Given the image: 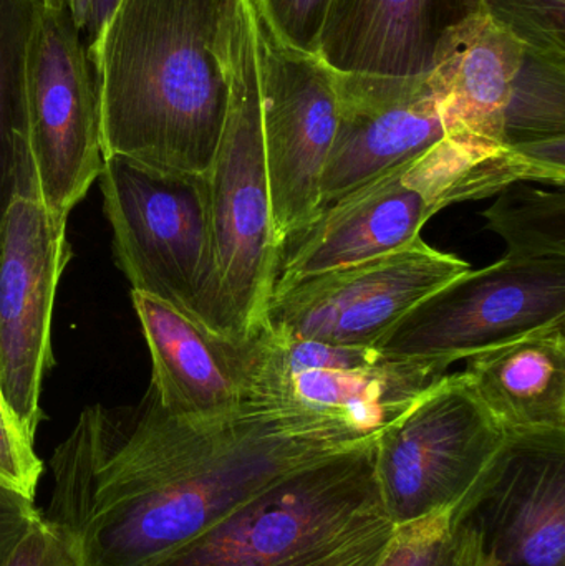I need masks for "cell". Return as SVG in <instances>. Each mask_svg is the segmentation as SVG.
I'll return each mask as SVG.
<instances>
[{
    "label": "cell",
    "instance_id": "6da1fadb",
    "mask_svg": "<svg viewBox=\"0 0 565 566\" xmlns=\"http://www.w3.org/2000/svg\"><path fill=\"white\" fill-rule=\"evenodd\" d=\"M364 441L258 401L182 418L148 389L128 426L93 406L53 452L45 517L83 566H149L265 489Z\"/></svg>",
    "mask_w": 565,
    "mask_h": 566
},
{
    "label": "cell",
    "instance_id": "7a4b0ae2",
    "mask_svg": "<svg viewBox=\"0 0 565 566\" xmlns=\"http://www.w3.org/2000/svg\"><path fill=\"white\" fill-rule=\"evenodd\" d=\"M238 0H116L86 46L103 156L205 176L229 103Z\"/></svg>",
    "mask_w": 565,
    "mask_h": 566
},
{
    "label": "cell",
    "instance_id": "3957f363",
    "mask_svg": "<svg viewBox=\"0 0 565 566\" xmlns=\"http://www.w3.org/2000/svg\"><path fill=\"white\" fill-rule=\"evenodd\" d=\"M215 262V328L242 342L265 328L281 241L272 221L262 136L261 73L251 0H238L229 40V103L205 175Z\"/></svg>",
    "mask_w": 565,
    "mask_h": 566
},
{
    "label": "cell",
    "instance_id": "277c9868",
    "mask_svg": "<svg viewBox=\"0 0 565 566\" xmlns=\"http://www.w3.org/2000/svg\"><path fill=\"white\" fill-rule=\"evenodd\" d=\"M375 439L282 479L149 566L287 565L387 515Z\"/></svg>",
    "mask_w": 565,
    "mask_h": 566
},
{
    "label": "cell",
    "instance_id": "5b68a950",
    "mask_svg": "<svg viewBox=\"0 0 565 566\" xmlns=\"http://www.w3.org/2000/svg\"><path fill=\"white\" fill-rule=\"evenodd\" d=\"M98 179L113 254L132 289L218 335L205 176L103 156Z\"/></svg>",
    "mask_w": 565,
    "mask_h": 566
},
{
    "label": "cell",
    "instance_id": "8992f818",
    "mask_svg": "<svg viewBox=\"0 0 565 566\" xmlns=\"http://www.w3.org/2000/svg\"><path fill=\"white\" fill-rule=\"evenodd\" d=\"M506 438L464 376H447L375 439L378 494L391 524L453 521Z\"/></svg>",
    "mask_w": 565,
    "mask_h": 566
},
{
    "label": "cell",
    "instance_id": "52a82bcc",
    "mask_svg": "<svg viewBox=\"0 0 565 566\" xmlns=\"http://www.w3.org/2000/svg\"><path fill=\"white\" fill-rule=\"evenodd\" d=\"M66 222L43 205L25 149L0 221V398L32 439L53 365L56 289L72 255Z\"/></svg>",
    "mask_w": 565,
    "mask_h": 566
},
{
    "label": "cell",
    "instance_id": "ba28073f",
    "mask_svg": "<svg viewBox=\"0 0 565 566\" xmlns=\"http://www.w3.org/2000/svg\"><path fill=\"white\" fill-rule=\"evenodd\" d=\"M92 70L82 32L69 12L40 3L25 52V142L40 198L63 219L103 169Z\"/></svg>",
    "mask_w": 565,
    "mask_h": 566
},
{
    "label": "cell",
    "instance_id": "9c48e42d",
    "mask_svg": "<svg viewBox=\"0 0 565 566\" xmlns=\"http://www.w3.org/2000/svg\"><path fill=\"white\" fill-rule=\"evenodd\" d=\"M251 2L272 221L282 244L321 211L322 176L338 125L337 82L318 53L285 42Z\"/></svg>",
    "mask_w": 565,
    "mask_h": 566
},
{
    "label": "cell",
    "instance_id": "30bf717a",
    "mask_svg": "<svg viewBox=\"0 0 565 566\" xmlns=\"http://www.w3.org/2000/svg\"><path fill=\"white\" fill-rule=\"evenodd\" d=\"M565 323V259L504 258L425 296L374 346L388 356L460 361Z\"/></svg>",
    "mask_w": 565,
    "mask_h": 566
},
{
    "label": "cell",
    "instance_id": "8fae6325",
    "mask_svg": "<svg viewBox=\"0 0 565 566\" xmlns=\"http://www.w3.org/2000/svg\"><path fill=\"white\" fill-rule=\"evenodd\" d=\"M471 271L423 241L292 283L272 296L265 329L342 346H372L418 302Z\"/></svg>",
    "mask_w": 565,
    "mask_h": 566
},
{
    "label": "cell",
    "instance_id": "7c38bea8",
    "mask_svg": "<svg viewBox=\"0 0 565 566\" xmlns=\"http://www.w3.org/2000/svg\"><path fill=\"white\" fill-rule=\"evenodd\" d=\"M335 82L338 125L322 176L321 209L447 136L467 133L430 73L385 76L335 72Z\"/></svg>",
    "mask_w": 565,
    "mask_h": 566
},
{
    "label": "cell",
    "instance_id": "4fadbf2b",
    "mask_svg": "<svg viewBox=\"0 0 565 566\" xmlns=\"http://www.w3.org/2000/svg\"><path fill=\"white\" fill-rule=\"evenodd\" d=\"M453 521L496 566H565V431L508 434Z\"/></svg>",
    "mask_w": 565,
    "mask_h": 566
},
{
    "label": "cell",
    "instance_id": "5bb4252c",
    "mask_svg": "<svg viewBox=\"0 0 565 566\" xmlns=\"http://www.w3.org/2000/svg\"><path fill=\"white\" fill-rule=\"evenodd\" d=\"M453 363L384 355L357 368L281 373L254 365L244 339V401L278 406L367 441L443 381Z\"/></svg>",
    "mask_w": 565,
    "mask_h": 566
},
{
    "label": "cell",
    "instance_id": "9a60e30c",
    "mask_svg": "<svg viewBox=\"0 0 565 566\" xmlns=\"http://www.w3.org/2000/svg\"><path fill=\"white\" fill-rule=\"evenodd\" d=\"M435 216L430 199L401 163L322 208L282 242L274 295L312 275L407 248Z\"/></svg>",
    "mask_w": 565,
    "mask_h": 566
},
{
    "label": "cell",
    "instance_id": "2e32d148",
    "mask_svg": "<svg viewBox=\"0 0 565 566\" xmlns=\"http://www.w3.org/2000/svg\"><path fill=\"white\" fill-rule=\"evenodd\" d=\"M481 0H331L318 55L341 73L423 76Z\"/></svg>",
    "mask_w": 565,
    "mask_h": 566
},
{
    "label": "cell",
    "instance_id": "e0dca14e",
    "mask_svg": "<svg viewBox=\"0 0 565 566\" xmlns=\"http://www.w3.org/2000/svg\"><path fill=\"white\" fill-rule=\"evenodd\" d=\"M153 361L149 388L161 408L182 418H218L244 401V339L232 342L161 300L132 290Z\"/></svg>",
    "mask_w": 565,
    "mask_h": 566
},
{
    "label": "cell",
    "instance_id": "ac0fdd59",
    "mask_svg": "<svg viewBox=\"0 0 565 566\" xmlns=\"http://www.w3.org/2000/svg\"><path fill=\"white\" fill-rule=\"evenodd\" d=\"M464 359L461 375L506 434L565 431V323Z\"/></svg>",
    "mask_w": 565,
    "mask_h": 566
},
{
    "label": "cell",
    "instance_id": "d6986e66",
    "mask_svg": "<svg viewBox=\"0 0 565 566\" xmlns=\"http://www.w3.org/2000/svg\"><path fill=\"white\" fill-rule=\"evenodd\" d=\"M523 59V43L481 12L448 36L430 75L463 132L506 145L504 115Z\"/></svg>",
    "mask_w": 565,
    "mask_h": 566
},
{
    "label": "cell",
    "instance_id": "ffe728a7",
    "mask_svg": "<svg viewBox=\"0 0 565 566\" xmlns=\"http://www.w3.org/2000/svg\"><path fill=\"white\" fill-rule=\"evenodd\" d=\"M514 261L565 259V192L543 191L526 182L510 186L481 212Z\"/></svg>",
    "mask_w": 565,
    "mask_h": 566
},
{
    "label": "cell",
    "instance_id": "44dd1931",
    "mask_svg": "<svg viewBox=\"0 0 565 566\" xmlns=\"http://www.w3.org/2000/svg\"><path fill=\"white\" fill-rule=\"evenodd\" d=\"M504 142L516 149L565 142V59L524 49L504 115Z\"/></svg>",
    "mask_w": 565,
    "mask_h": 566
},
{
    "label": "cell",
    "instance_id": "7402d4cb",
    "mask_svg": "<svg viewBox=\"0 0 565 566\" xmlns=\"http://www.w3.org/2000/svg\"><path fill=\"white\" fill-rule=\"evenodd\" d=\"M378 566H496L480 534L464 521L435 515L395 527Z\"/></svg>",
    "mask_w": 565,
    "mask_h": 566
},
{
    "label": "cell",
    "instance_id": "603a6c76",
    "mask_svg": "<svg viewBox=\"0 0 565 566\" xmlns=\"http://www.w3.org/2000/svg\"><path fill=\"white\" fill-rule=\"evenodd\" d=\"M481 9L527 52L565 59V0H481Z\"/></svg>",
    "mask_w": 565,
    "mask_h": 566
},
{
    "label": "cell",
    "instance_id": "cb8c5ba5",
    "mask_svg": "<svg viewBox=\"0 0 565 566\" xmlns=\"http://www.w3.org/2000/svg\"><path fill=\"white\" fill-rule=\"evenodd\" d=\"M42 471L33 439L0 398V488L33 502Z\"/></svg>",
    "mask_w": 565,
    "mask_h": 566
},
{
    "label": "cell",
    "instance_id": "d4e9b609",
    "mask_svg": "<svg viewBox=\"0 0 565 566\" xmlns=\"http://www.w3.org/2000/svg\"><path fill=\"white\" fill-rule=\"evenodd\" d=\"M394 534L395 525L381 515L334 544L282 566H378Z\"/></svg>",
    "mask_w": 565,
    "mask_h": 566
},
{
    "label": "cell",
    "instance_id": "484cf974",
    "mask_svg": "<svg viewBox=\"0 0 565 566\" xmlns=\"http://www.w3.org/2000/svg\"><path fill=\"white\" fill-rule=\"evenodd\" d=\"M275 32L297 49L318 53L331 0H254Z\"/></svg>",
    "mask_w": 565,
    "mask_h": 566
},
{
    "label": "cell",
    "instance_id": "4316f807",
    "mask_svg": "<svg viewBox=\"0 0 565 566\" xmlns=\"http://www.w3.org/2000/svg\"><path fill=\"white\" fill-rule=\"evenodd\" d=\"M2 566H83L75 544L40 515Z\"/></svg>",
    "mask_w": 565,
    "mask_h": 566
},
{
    "label": "cell",
    "instance_id": "83f0119b",
    "mask_svg": "<svg viewBox=\"0 0 565 566\" xmlns=\"http://www.w3.org/2000/svg\"><path fill=\"white\" fill-rule=\"evenodd\" d=\"M40 515L32 501L0 488V566Z\"/></svg>",
    "mask_w": 565,
    "mask_h": 566
},
{
    "label": "cell",
    "instance_id": "f1b7e54d",
    "mask_svg": "<svg viewBox=\"0 0 565 566\" xmlns=\"http://www.w3.org/2000/svg\"><path fill=\"white\" fill-rule=\"evenodd\" d=\"M96 0H40L46 9L66 10L80 32H88L93 27Z\"/></svg>",
    "mask_w": 565,
    "mask_h": 566
},
{
    "label": "cell",
    "instance_id": "f546056e",
    "mask_svg": "<svg viewBox=\"0 0 565 566\" xmlns=\"http://www.w3.org/2000/svg\"><path fill=\"white\" fill-rule=\"evenodd\" d=\"M116 0H96L95 2V17H93V27L90 30L88 39L92 40L95 33L98 32L102 23L108 19L112 13L113 7H115Z\"/></svg>",
    "mask_w": 565,
    "mask_h": 566
}]
</instances>
